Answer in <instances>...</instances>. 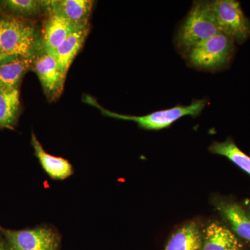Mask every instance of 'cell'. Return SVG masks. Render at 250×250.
Here are the masks:
<instances>
[{
	"label": "cell",
	"mask_w": 250,
	"mask_h": 250,
	"mask_svg": "<svg viewBox=\"0 0 250 250\" xmlns=\"http://www.w3.org/2000/svg\"><path fill=\"white\" fill-rule=\"evenodd\" d=\"M238 236L250 243V218L241 207L235 203H223L218 207Z\"/></svg>",
	"instance_id": "obj_16"
},
{
	"label": "cell",
	"mask_w": 250,
	"mask_h": 250,
	"mask_svg": "<svg viewBox=\"0 0 250 250\" xmlns=\"http://www.w3.org/2000/svg\"><path fill=\"white\" fill-rule=\"evenodd\" d=\"M87 27L89 26L79 25L57 15H48L42 31L41 49L54 52L72 33Z\"/></svg>",
	"instance_id": "obj_8"
},
{
	"label": "cell",
	"mask_w": 250,
	"mask_h": 250,
	"mask_svg": "<svg viewBox=\"0 0 250 250\" xmlns=\"http://www.w3.org/2000/svg\"><path fill=\"white\" fill-rule=\"evenodd\" d=\"M20 111V88L0 90V127L11 129L14 126Z\"/></svg>",
	"instance_id": "obj_15"
},
{
	"label": "cell",
	"mask_w": 250,
	"mask_h": 250,
	"mask_svg": "<svg viewBox=\"0 0 250 250\" xmlns=\"http://www.w3.org/2000/svg\"><path fill=\"white\" fill-rule=\"evenodd\" d=\"M221 33L242 43L250 37V21L236 0L210 1Z\"/></svg>",
	"instance_id": "obj_5"
},
{
	"label": "cell",
	"mask_w": 250,
	"mask_h": 250,
	"mask_svg": "<svg viewBox=\"0 0 250 250\" xmlns=\"http://www.w3.org/2000/svg\"><path fill=\"white\" fill-rule=\"evenodd\" d=\"M234 53V41L223 33L185 52L188 62L199 69L217 70L228 65Z\"/></svg>",
	"instance_id": "obj_4"
},
{
	"label": "cell",
	"mask_w": 250,
	"mask_h": 250,
	"mask_svg": "<svg viewBox=\"0 0 250 250\" xmlns=\"http://www.w3.org/2000/svg\"><path fill=\"white\" fill-rule=\"evenodd\" d=\"M220 33L210 1H195L177 33V46L185 53Z\"/></svg>",
	"instance_id": "obj_2"
},
{
	"label": "cell",
	"mask_w": 250,
	"mask_h": 250,
	"mask_svg": "<svg viewBox=\"0 0 250 250\" xmlns=\"http://www.w3.org/2000/svg\"><path fill=\"white\" fill-rule=\"evenodd\" d=\"M93 1L90 0H49L45 1V12L57 15L82 26H89L88 21Z\"/></svg>",
	"instance_id": "obj_9"
},
{
	"label": "cell",
	"mask_w": 250,
	"mask_h": 250,
	"mask_svg": "<svg viewBox=\"0 0 250 250\" xmlns=\"http://www.w3.org/2000/svg\"><path fill=\"white\" fill-rule=\"evenodd\" d=\"M31 145L41 166L51 178L62 180L71 175L73 172L71 164L63 158L57 157L46 152L34 133L31 134Z\"/></svg>",
	"instance_id": "obj_11"
},
{
	"label": "cell",
	"mask_w": 250,
	"mask_h": 250,
	"mask_svg": "<svg viewBox=\"0 0 250 250\" xmlns=\"http://www.w3.org/2000/svg\"><path fill=\"white\" fill-rule=\"evenodd\" d=\"M243 246L229 229L218 223L207 227L201 250H241Z\"/></svg>",
	"instance_id": "obj_12"
},
{
	"label": "cell",
	"mask_w": 250,
	"mask_h": 250,
	"mask_svg": "<svg viewBox=\"0 0 250 250\" xmlns=\"http://www.w3.org/2000/svg\"><path fill=\"white\" fill-rule=\"evenodd\" d=\"M85 102L92 106L98 108L104 116L123 121H132L137 123L143 129L147 130H161L169 127L176 121L185 116L196 117L203 111L207 102L203 100H195L190 105H177L174 107L154 111L145 116H136L119 114L108 111L99 104L96 100L90 96L85 98Z\"/></svg>",
	"instance_id": "obj_3"
},
{
	"label": "cell",
	"mask_w": 250,
	"mask_h": 250,
	"mask_svg": "<svg viewBox=\"0 0 250 250\" xmlns=\"http://www.w3.org/2000/svg\"><path fill=\"white\" fill-rule=\"evenodd\" d=\"M0 250H11L1 232H0Z\"/></svg>",
	"instance_id": "obj_19"
},
{
	"label": "cell",
	"mask_w": 250,
	"mask_h": 250,
	"mask_svg": "<svg viewBox=\"0 0 250 250\" xmlns=\"http://www.w3.org/2000/svg\"><path fill=\"white\" fill-rule=\"evenodd\" d=\"M210 151L213 154L225 156L233 164L250 174V157L240 149L231 139L224 142H216L210 146Z\"/></svg>",
	"instance_id": "obj_18"
},
{
	"label": "cell",
	"mask_w": 250,
	"mask_h": 250,
	"mask_svg": "<svg viewBox=\"0 0 250 250\" xmlns=\"http://www.w3.org/2000/svg\"><path fill=\"white\" fill-rule=\"evenodd\" d=\"M34 58L18 57L0 63V90L20 88L23 77L31 70Z\"/></svg>",
	"instance_id": "obj_10"
},
{
	"label": "cell",
	"mask_w": 250,
	"mask_h": 250,
	"mask_svg": "<svg viewBox=\"0 0 250 250\" xmlns=\"http://www.w3.org/2000/svg\"><path fill=\"white\" fill-rule=\"evenodd\" d=\"M31 70L35 72L49 100L58 98L63 89L65 79L54 54L41 49L34 56Z\"/></svg>",
	"instance_id": "obj_7"
},
{
	"label": "cell",
	"mask_w": 250,
	"mask_h": 250,
	"mask_svg": "<svg viewBox=\"0 0 250 250\" xmlns=\"http://www.w3.org/2000/svg\"><path fill=\"white\" fill-rule=\"evenodd\" d=\"M39 43L33 23L0 12V54L34 57L41 47Z\"/></svg>",
	"instance_id": "obj_1"
},
{
	"label": "cell",
	"mask_w": 250,
	"mask_h": 250,
	"mask_svg": "<svg viewBox=\"0 0 250 250\" xmlns=\"http://www.w3.org/2000/svg\"><path fill=\"white\" fill-rule=\"evenodd\" d=\"M18 56L6 55V54H0V63L1 62H7L11 59L16 58Z\"/></svg>",
	"instance_id": "obj_20"
},
{
	"label": "cell",
	"mask_w": 250,
	"mask_h": 250,
	"mask_svg": "<svg viewBox=\"0 0 250 250\" xmlns=\"http://www.w3.org/2000/svg\"><path fill=\"white\" fill-rule=\"evenodd\" d=\"M0 232L11 250H59L60 238L48 228L11 230L0 227Z\"/></svg>",
	"instance_id": "obj_6"
},
{
	"label": "cell",
	"mask_w": 250,
	"mask_h": 250,
	"mask_svg": "<svg viewBox=\"0 0 250 250\" xmlns=\"http://www.w3.org/2000/svg\"><path fill=\"white\" fill-rule=\"evenodd\" d=\"M202 240L200 229L191 222L173 233L164 250H201Z\"/></svg>",
	"instance_id": "obj_14"
},
{
	"label": "cell",
	"mask_w": 250,
	"mask_h": 250,
	"mask_svg": "<svg viewBox=\"0 0 250 250\" xmlns=\"http://www.w3.org/2000/svg\"><path fill=\"white\" fill-rule=\"evenodd\" d=\"M89 27L72 33L54 52L62 75L66 78L70 65L80 52L85 38L88 36Z\"/></svg>",
	"instance_id": "obj_13"
},
{
	"label": "cell",
	"mask_w": 250,
	"mask_h": 250,
	"mask_svg": "<svg viewBox=\"0 0 250 250\" xmlns=\"http://www.w3.org/2000/svg\"><path fill=\"white\" fill-rule=\"evenodd\" d=\"M248 215H249V217L250 218V210L249 211V213H248Z\"/></svg>",
	"instance_id": "obj_21"
},
{
	"label": "cell",
	"mask_w": 250,
	"mask_h": 250,
	"mask_svg": "<svg viewBox=\"0 0 250 250\" xmlns=\"http://www.w3.org/2000/svg\"><path fill=\"white\" fill-rule=\"evenodd\" d=\"M45 11V1L39 0H1L0 12L15 17L27 18L35 17Z\"/></svg>",
	"instance_id": "obj_17"
}]
</instances>
